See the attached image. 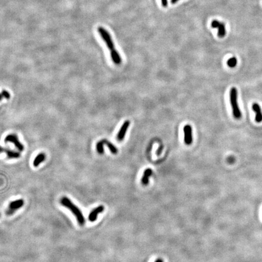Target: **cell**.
<instances>
[{
  "label": "cell",
  "mask_w": 262,
  "mask_h": 262,
  "mask_svg": "<svg viewBox=\"0 0 262 262\" xmlns=\"http://www.w3.org/2000/svg\"><path fill=\"white\" fill-rule=\"evenodd\" d=\"M98 31L111 52V57L112 61L115 65H119L121 62V58L118 51L115 49L114 44L110 33L102 27H99L98 28Z\"/></svg>",
  "instance_id": "1"
},
{
  "label": "cell",
  "mask_w": 262,
  "mask_h": 262,
  "mask_svg": "<svg viewBox=\"0 0 262 262\" xmlns=\"http://www.w3.org/2000/svg\"><path fill=\"white\" fill-rule=\"evenodd\" d=\"M60 203L62 206L66 207V208L69 209L72 213L73 214L77 219L78 224L80 226H83L85 223L84 217L81 212L80 209L74 203L71 202L69 198L66 197H63L61 198Z\"/></svg>",
  "instance_id": "2"
},
{
  "label": "cell",
  "mask_w": 262,
  "mask_h": 262,
  "mask_svg": "<svg viewBox=\"0 0 262 262\" xmlns=\"http://www.w3.org/2000/svg\"><path fill=\"white\" fill-rule=\"evenodd\" d=\"M230 102L234 118L236 119H240L241 113L237 102V89L234 87H232L230 91Z\"/></svg>",
  "instance_id": "3"
},
{
  "label": "cell",
  "mask_w": 262,
  "mask_h": 262,
  "mask_svg": "<svg viewBox=\"0 0 262 262\" xmlns=\"http://www.w3.org/2000/svg\"><path fill=\"white\" fill-rule=\"evenodd\" d=\"M4 143H13L15 146L16 148V149L20 152H22L24 149V146L23 144L20 141L17 135L16 134H9L6 136V137L4 138Z\"/></svg>",
  "instance_id": "4"
},
{
  "label": "cell",
  "mask_w": 262,
  "mask_h": 262,
  "mask_svg": "<svg viewBox=\"0 0 262 262\" xmlns=\"http://www.w3.org/2000/svg\"><path fill=\"white\" fill-rule=\"evenodd\" d=\"M24 204V201L21 198V199L16 200L11 202L9 204L8 208L6 211V214L7 215H12L16 212L18 209H20L21 207L23 206Z\"/></svg>",
  "instance_id": "5"
},
{
  "label": "cell",
  "mask_w": 262,
  "mask_h": 262,
  "mask_svg": "<svg viewBox=\"0 0 262 262\" xmlns=\"http://www.w3.org/2000/svg\"><path fill=\"white\" fill-rule=\"evenodd\" d=\"M184 132V141L185 143L189 145L192 142V129L191 125L186 124L183 128Z\"/></svg>",
  "instance_id": "6"
},
{
  "label": "cell",
  "mask_w": 262,
  "mask_h": 262,
  "mask_svg": "<svg viewBox=\"0 0 262 262\" xmlns=\"http://www.w3.org/2000/svg\"><path fill=\"white\" fill-rule=\"evenodd\" d=\"M6 153L7 158L9 159L19 158L21 157L20 153L18 152L0 146V153Z\"/></svg>",
  "instance_id": "7"
},
{
  "label": "cell",
  "mask_w": 262,
  "mask_h": 262,
  "mask_svg": "<svg viewBox=\"0 0 262 262\" xmlns=\"http://www.w3.org/2000/svg\"><path fill=\"white\" fill-rule=\"evenodd\" d=\"M129 125H130V121L129 120H126L124 122L118 134H117V139H118L119 141H122L124 139L126 133L128 129Z\"/></svg>",
  "instance_id": "8"
},
{
  "label": "cell",
  "mask_w": 262,
  "mask_h": 262,
  "mask_svg": "<svg viewBox=\"0 0 262 262\" xmlns=\"http://www.w3.org/2000/svg\"><path fill=\"white\" fill-rule=\"evenodd\" d=\"M104 209V207L103 206H99L97 207L96 208H95L94 210H92L89 215V221L91 222H95L97 219V217H98V214L103 212Z\"/></svg>",
  "instance_id": "9"
},
{
  "label": "cell",
  "mask_w": 262,
  "mask_h": 262,
  "mask_svg": "<svg viewBox=\"0 0 262 262\" xmlns=\"http://www.w3.org/2000/svg\"><path fill=\"white\" fill-rule=\"evenodd\" d=\"M252 109L256 113V121L257 123H261L262 121V112L261 107L258 103H254L252 104Z\"/></svg>",
  "instance_id": "10"
},
{
  "label": "cell",
  "mask_w": 262,
  "mask_h": 262,
  "mask_svg": "<svg viewBox=\"0 0 262 262\" xmlns=\"http://www.w3.org/2000/svg\"><path fill=\"white\" fill-rule=\"evenodd\" d=\"M46 154L44 153H40L37 155V156L35 157V158L33 160V165L34 167H38L39 165L43 162L45 160H46Z\"/></svg>",
  "instance_id": "11"
},
{
  "label": "cell",
  "mask_w": 262,
  "mask_h": 262,
  "mask_svg": "<svg viewBox=\"0 0 262 262\" xmlns=\"http://www.w3.org/2000/svg\"><path fill=\"white\" fill-rule=\"evenodd\" d=\"M152 170L151 169H146L144 172L143 176L141 179V182L144 185H147L149 183V178L152 175Z\"/></svg>",
  "instance_id": "12"
},
{
  "label": "cell",
  "mask_w": 262,
  "mask_h": 262,
  "mask_svg": "<svg viewBox=\"0 0 262 262\" xmlns=\"http://www.w3.org/2000/svg\"><path fill=\"white\" fill-rule=\"evenodd\" d=\"M218 29V36L220 38H223L226 35V29L225 25L224 23L219 22L217 28Z\"/></svg>",
  "instance_id": "13"
},
{
  "label": "cell",
  "mask_w": 262,
  "mask_h": 262,
  "mask_svg": "<svg viewBox=\"0 0 262 262\" xmlns=\"http://www.w3.org/2000/svg\"><path fill=\"white\" fill-rule=\"evenodd\" d=\"M103 140L104 144H106V145L107 146L108 148H109L110 151L112 153L115 154V153L118 152V149H117V148L112 143H111L110 141H109L108 140Z\"/></svg>",
  "instance_id": "14"
},
{
  "label": "cell",
  "mask_w": 262,
  "mask_h": 262,
  "mask_svg": "<svg viewBox=\"0 0 262 262\" xmlns=\"http://www.w3.org/2000/svg\"><path fill=\"white\" fill-rule=\"evenodd\" d=\"M104 143L103 140L99 141L96 144V149L98 153L103 154L104 153Z\"/></svg>",
  "instance_id": "15"
},
{
  "label": "cell",
  "mask_w": 262,
  "mask_h": 262,
  "mask_svg": "<svg viewBox=\"0 0 262 262\" xmlns=\"http://www.w3.org/2000/svg\"><path fill=\"white\" fill-rule=\"evenodd\" d=\"M11 94L9 92L7 91L6 90H3L2 92L0 93V101H1L3 98L7 99V100H9L11 98Z\"/></svg>",
  "instance_id": "16"
},
{
  "label": "cell",
  "mask_w": 262,
  "mask_h": 262,
  "mask_svg": "<svg viewBox=\"0 0 262 262\" xmlns=\"http://www.w3.org/2000/svg\"><path fill=\"white\" fill-rule=\"evenodd\" d=\"M237 60L236 57H231L227 61V65L230 67H234L237 65Z\"/></svg>",
  "instance_id": "17"
},
{
  "label": "cell",
  "mask_w": 262,
  "mask_h": 262,
  "mask_svg": "<svg viewBox=\"0 0 262 262\" xmlns=\"http://www.w3.org/2000/svg\"><path fill=\"white\" fill-rule=\"evenodd\" d=\"M219 22L220 21H219L218 20H213L212 21V23H211V27H212V28H217V26H218Z\"/></svg>",
  "instance_id": "18"
},
{
  "label": "cell",
  "mask_w": 262,
  "mask_h": 262,
  "mask_svg": "<svg viewBox=\"0 0 262 262\" xmlns=\"http://www.w3.org/2000/svg\"><path fill=\"white\" fill-rule=\"evenodd\" d=\"M161 2L162 6L164 7H166L168 6V0H161Z\"/></svg>",
  "instance_id": "19"
},
{
  "label": "cell",
  "mask_w": 262,
  "mask_h": 262,
  "mask_svg": "<svg viewBox=\"0 0 262 262\" xmlns=\"http://www.w3.org/2000/svg\"><path fill=\"white\" fill-rule=\"evenodd\" d=\"M178 1H179V0H170V3H171L172 4H175V3H177Z\"/></svg>",
  "instance_id": "20"
},
{
  "label": "cell",
  "mask_w": 262,
  "mask_h": 262,
  "mask_svg": "<svg viewBox=\"0 0 262 262\" xmlns=\"http://www.w3.org/2000/svg\"><path fill=\"white\" fill-rule=\"evenodd\" d=\"M155 262H163V261L161 259H158Z\"/></svg>",
  "instance_id": "21"
},
{
  "label": "cell",
  "mask_w": 262,
  "mask_h": 262,
  "mask_svg": "<svg viewBox=\"0 0 262 262\" xmlns=\"http://www.w3.org/2000/svg\"><path fill=\"white\" fill-rule=\"evenodd\" d=\"M0 217H1V214H0Z\"/></svg>",
  "instance_id": "22"
}]
</instances>
